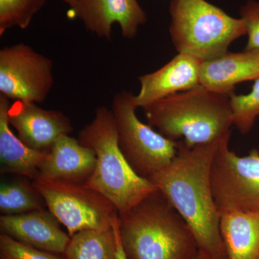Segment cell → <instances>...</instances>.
<instances>
[{"label":"cell","mask_w":259,"mask_h":259,"mask_svg":"<svg viewBox=\"0 0 259 259\" xmlns=\"http://www.w3.org/2000/svg\"><path fill=\"white\" fill-rule=\"evenodd\" d=\"M222 139L196 146L177 141L173 161L148 178L190 227L199 250L210 259H226L220 231L221 215L210 185L213 158Z\"/></svg>","instance_id":"cell-1"},{"label":"cell","mask_w":259,"mask_h":259,"mask_svg":"<svg viewBox=\"0 0 259 259\" xmlns=\"http://www.w3.org/2000/svg\"><path fill=\"white\" fill-rule=\"evenodd\" d=\"M118 229L128 259H191L199 250L190 227L158 190L118 214Z\"/></svg>","instance_id":"cell-2"},{"label":"cell","mask_w":259,"mask_h":259,"mask_svg":"<svg viewBox=\"0 0 259 259\" xmlns=\"http://www.w3.org/2000/svg\"><path fill=\"white\" fill-rule=\"evenodd\" d=\"M151 127L174 141L190 146L209 144L231 135L233 125L230 97L202 85L165 97L145 107Z\"/></svg>","instance_id":"cell-3"},{"label":"cell","mask_w":259,"mask_h":259,"mask_svg":"<svg viewBox=\"0 0 259 259\" xmlns=\"http://www.w3.org/2000/svg\"><path fill=\"white\" fill-rule=\"evenodd\" d=\"M78 140L93 149L97 156L95 171L85 184L111 202L118 214L127 212L158 190L151 180L134 171L121 151L110 109L98 107L92 122L80 131Z\"/></svg>","instance_id":"cell-4"},{"label":"cell","mask_w":259,"mask_h":259,"mask_svg":"<svg viewBox=\"0 0 259 259\" xmlns=\"http://www.w3.org/2000/svg\"><path fill=\"white\" fill-rule=\"evenodd\" d=\"M169 13L170 37L176 50L202 61L223 56L232 42L246 35L241 18L206 0H171Z\"/></svg>","instance_id":"cell-5"},{"label":"cell","mask_w":259,"mask_h":259,"mask_svg":"<svg viewBox=\"0 0 259 259\" xmlns=\"http://www.w3.org/2000/svg\"><path fill=\"white\" fill-rule=\"evenodd\" d=\"M134 97L126 90L116 93L111 110L121 151L134 171L148 179L173 161L177 153V141L167 139L139 120Z\"/></svg>","instance_id":"cell-6"},{"label":"cell","mask_w":259,"mask_h":259,"mask_svg":"<svg viewBox=\"0 0 259 259\" xmlns=\"http://www.w3.org/2000/svg\"><path fill=\"white\" fill-rule=\"evenodd\" d=\"M32 185L71 237L84 230L110 231L118 218L113 204L85 183L38 177Z\"/></svg>","instance_id":"cell-7"},{"label":"cell","mask_w":259,"mask_h":259,"mask_svg":"<svg viewBox=\"0 0 259 259\" xmlns=\"http://www.w3.org/2000/svg\"><path fill=\"white\" fill-rule=\"evenodd\" d=\"M231 135L220 141L211 166L210 185L220 214L259 211V151L240 156L229 148Z\"/></svg>","instance_id":"cell-8"},{"label":"cell","mask_w":259,"mask_h":259,"mask_svg":"<svg viewBox=\"0 0 259 259\" xmlns=\"http://www.w3.org/2000/svg\"><path fill=\"white\" fill-rule=\"evenodd\" d=\"M53 62L27 44L0 50V95L13 101L41 103L54 87Z\"/></svg>","instance_id":"cell-9"},{"label":"cell","mask_w":259,"mask_h":259,"mask_svg":"<svg viewBox=\"0 0 259 259\" xmlns=\"http://www.w3.org/2000/svg\"><path fill=\"white\" fill-rule=\"evenodd\" d=\"M85 28L97 37L110 40L112 26L120 25L122 35L133 39L148 17L138 0H81L69 9Z\"/></svg>","instance_id":"cell-10"},{"label":"cell","mask_w":259,"mask_h":259,"mask_svg":"<svg viewBox=\"0 0 259 259\" xmlns=\"http://www.w3.org/2000/svg\"><path fill=\"white\" fill-rule=\"evenodd\" d=\"M8 117L19 139L29 148L42 152H49L59 138L74 131L63 112L46 110L33 102L14 101L10 104Z\"/></svg>","instance_id":"cell-11"},{"label":"cell","mask_w":259,"mask_h":259,"mask_svg":"<svg viewBox=\"0 0 259 259\" xmlns=\"http://www.w3.org/2000/svg\"><path fill=\"white\" fill-rule=\"evenodd\" d=\"M202 64L197 58L178 53L160 69L139 76V93L134 97L136 106L144 108L170 95L197 88L200 85Z\"/></svg>","instance_id":"cell-12"},{"label":"cell","mask_w":259,"mask_h":259,"mask_svg":"<svg viewBox=\"0 0 259 259\" xmlns=\"http://www.w3.org/2000/svg\"><path fill=\"white\" fill-rule=\"evenodd\" d=\"M0 229L19 243L63 256L71 240L61 230L56 216L44 208L16 215H1Z\"/></svg>","instance_id":"cell-13"},{"label":"cell","mask_w":259,"mask_h":259,"mask_svg":"<svg viewBox=\"0 0 259 259\" xmlns=\"http://www.w3.org/2000/svg\"><path fill=\"white\" fill-rule=\"evenodd\" d=\"M96 163L93 149L69 135H64L54 143L42 161L38 177L86 183L93 175Z\"/></svg>","instance_id":"cell-14"},{"label":"cell","mask_w":259,"mask_h":259,"mask_svg":"<svg viewBox=\"0 0 259 259\" xmlns=\"http://www.w3.org/2000/svg\"><path fill=\"white\" fill-rule=\"evenodd\" d=\"M259 79V49L227 52L212 60L202 61L200 85L219 95L231 96L236 84Z\"/></svg>","instance_id":"cell-15"},{"label":"cell","mask_w":259,"mask_h":259,"mask_svg":"<svg viewBox=\"0 0 259 259\" xmlns=\"http://www.w3.org/2000/svg\"><path fill=\"white\" fill-rule=\"evenodd\" d=\"M10 100L0 95V163L2 174H15L35 180L48 152L29 148L11 128L8 120Z\"/></svg>","instance_id":"cell-16"},{"label":"cell","mask_w":259,"mask_h":259,"mask_svg":"<svg viewBox=\"0 0 259 259\" xmlns=\"http://www.w3.org/2000/svg\"><path fill=\"white\" fill-rule=\"evenodd\" d=\"M220 231L226 259H259V211L223 213Z\"/></svg>","instance_id":"cell-17"},{"label":"cell","mask_w":259,"mask_h":259,"mask_svg":"<svg viewBox=\"0 0 259 259\" xmlns=\"http://www.w3.org/2000/svg\"><path fill=\"white\" fill-rule=\"evenodd\" d=\"M115 232L84 230L71 237L64 259H116Z\"/></svg>","instance_id":"cell-18"},{"label":"cell","mask_w":259,"mask_h":259,"mask_svg":"<svg viewBox=\"0 0 259 259\" xmlns=\"http://www.w3.org/2000/svg\"><path fill=\"white\" fill-rule=\"evenodd\" d=\"M44 202L34 185L28 181L18 180L0 186L2 215H16L42 209Z\"/></svg>","instance_id":"cell-19"},{"label":"cell","mask_w":259,"mask_h":259,"mask_svg":"<svg viewBox=\"0 0 259 259\" xmlns=\"http://www.w3.org/2000/svg\"><path fill=\"white\" fill-rule=\"evenodd\" d=\"M47 0H0V36L18 27L27 29Z\"/></svg>","instance_id":"cell-20"},{"label":"cell","mask_w":259,"mask_h":259,"mask_svg":"<svg viewBox=\"0 0 259 259\" xmlns=\"http://www.w3.org/2000/svg\"><path fill=\"white\" fill-rule=\"evenodd\" d=\"M233 125L241 134H247L259 116V79L255 80L251 91L247 95L230 96Z\"/></svg>","instance_id":"cell-21"},{"label":"cell","mask_w":259,"mask_h":259,"mask_svg":"<svg viewBox=\"0 0 259 259\" xmlns=\"http://www.w3.org/2000/svg\"><path fill=\"white\" fill-rule=\"evenodd\" d=\"M0 255L2 259H62L55 253L19 243L3 233L0 235Z\"/></svg>","instance_id":"cell-22"},{"label":"cell","mask_w":259,"mask_h":259,"mask_svg":"<svg viewBox=\"0 0 259 259\" xmlns=\"http://www.w3.org/2000/svg\"><path fill=\"white\" fill-rule=\"evenodd\" d=\"M241 20L248 35L245 50L259 49V1L248 0L240 10Z\"/></svg>","instance_id":"cell-23"},{"label":"cell","mask_w":259,"mask_h":259,"mask_svg":"<svg viewBox=\"0 0 259 259\" xmlns=\"http://www.w3.org/2000/svg\"><path fill=\"white\" fill-rule=\"evenodd\" d=\"M114 231L115 232L116 240H117V253H116V259H128L126 256L125 251L122 248V243H121L120 234H119L118 229V218L116 220L113 224Z\"/></svg>","instance_id":"cell-24"},{"label":"cell","mask_w":259,"mask_h":259,"mask_svg":"<svg viewBox=\"0 0 259 259\" xmlns=\"http://www.w3.org/2000/svg\"><path fill=\"white\" fill-rule=\"evenodd\" d=\"M191 259H210L209 258L208 255L205 254L204 252L198 250V251L196 253V254L194 255Z\"/></svg>","instance_id":"cell-25"},{"label":"cell","mask_w":259,"mask_h":259,"mask_svg":"<svg viewBox=\"0 0 259 259\" xmlns=\"http://www.w3.org/2000/svg\"><path fill=\"white\" fill-rule=\"evenodd\" d=\"M59 1L63 2V3H66V4L69 5V8H71V7L74 6L75 5L77 4L81 0H59Z\"/></svg>","instance_id":"cell-26"},{"label":"cell","mask_w":259,"mask_h":259,"mask_svg":"<svg viewBox=\"0 0 259 259\" xmlns=\"http://www.w3.org/2000/svg\"><path fill=\"white\" fill-rule=\"evenodd\" d=\"M2 259V258H1Z\"/></svg>","instance_id":"cell-27"}]
</instances>
